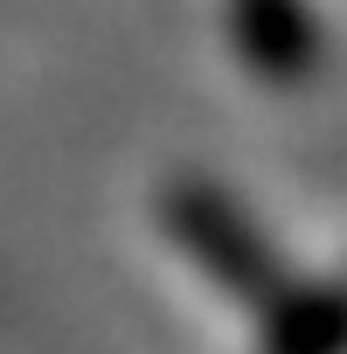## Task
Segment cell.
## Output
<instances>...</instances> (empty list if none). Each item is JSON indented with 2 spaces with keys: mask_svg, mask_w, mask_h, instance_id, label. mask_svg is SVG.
<instances>
[{
  "mask_svg": "<svg viewBox=\"0 0 347 354\" xmlns=\"http://www.w3.org/2000/svg\"><path fill=\"white\" fill-rule=\"evenodd\" d=\"M174 223H181V236L202 250V264H209L229 292H243V299H271V292H278V264L264 257V243H257L223 202L181 195V202H174Z\"/></svg>",
  "mask_w": 347,
  "mask_h": 354,
  "instance_id": "6da1fadb",
  "label": "cell"
}]
</instances>
